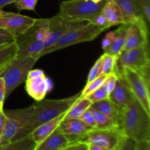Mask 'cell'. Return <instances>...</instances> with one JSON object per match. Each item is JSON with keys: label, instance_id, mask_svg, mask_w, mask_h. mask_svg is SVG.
Segmentation results:
<instances>
[{"label": "cell", "instance_id": "cell-9", "mask_svg": "<svg viewBox=\"0 0 150 150\" xmlns=\"http://www.w3.org/2000/svg\"><path fill=\"white\" fill-rule=\"evenodd\" d=\"M35 110V105L23 109L4 111L6 122L0 136V149L10 143L16 133L25 125Z\"/></svg>", "mask_w": 150, "mask_h": 150}, {"label": "cell", "instance_id": "cell-5", "mask_svg": "<svg viewBox=\"0 0 150 150\" xmlns=\"http://www.w3.org/2000/svg\"><path fill=\"white\" fill-rule=\"evenodd\" d=\"M104 30H105L104 28L97 26L91 22L84 23L67 32L51 46L42 50L38 55V59L45 54L54 52L70 45L93 40Z\"/></svg>", "mask_w": 150, "mask_h": 150}, {"label": "cell", "instance_id": "cell-24", "mask_svg": "<svg viewBox=\"0 0 150 150\" xmlns=\"http://www.w3.org/2000/svg\"><path fill=\"white\" fill-rule=\"evenodd\" d=\"M37 144L32 139V136H26L18 140L12 141L2 146L0 150H34Z\"/></svg>", "mask_w": 150, "mask_h": 150}, {"label": "cell", "instance_id": "cell-38", "mask_svg": "<svg viewBox=\"0 0 150 150\" xmlns=\"http://www.w3.org/2000/svg\"><path fill=\"white\" fill-rule=\"evenodd\" d=\"M61 150H88V145L83 142H73Z\"/></svg>", "mask_w": 150, "mask_h": 150}, {"label": "cell", "instance_id": "cell-3", "mask_svg": "<svg viewBox=\"0 0 150 150\" xmlns=\"http://www.w3.org/2000/svg\"><path fill=\"white\" fill-rule=\"evenodd\" d=\"M48 25L49 18L37 19L32 27L16 38L18 46L16 58L33 57L38 59V55L45 48Z\"/></svg>", "mask_w": 150, "mask_h": 150}, {"label": "cell", "instance_id": "cell-35", "mask_svg": "<svg viewBox=\"0 0 150 150\" xmlns=\"http://www.w3.org/2000/svg\"><path fill=\"white\" fill-rule=\"evenodd\" d=\"M101 60H102V57H100L98 59H97V61L95 62L93 67L91 68L89 73V76H88L87 81H86V84H88L89 83H90L91 81H92L94 79H95L98 76V72H99L100 67Z\"/></svg>", "mask_w": 150, "mask_h": 150}, {"label": "cell", "instance_id": "cell-14", "mask_svg": "<svg viewBox=\"0 0 150 150\" xmlns=\"http://www.w3.org/2000/svg\"><path fill=\"white\" fill-rule=\"evenodd\" d=\"M121 10L125 22L130 24L137 25L144 32L149 33V25L135 0H114Z\"/></svg>", "mask_w": 150, "mask_h": 150}, {"label": "cell", "instance_id": "cell-36", "mask_svg": "<svg viewBox=\"0 0 150 150\" xmlns=\"http://www.w3.org/2000/svg\"><path fill=\"white\" fill-rule=\"evenodd\" d=\"M79 119L88 125L91 126L93 128H96V123H95V119H94L93 115L89 109L86 110Z\"/></svg>", "mask_w": 150, "mask_h": 150}, {"label": "cell", "instance_id": "cell-15", "mask_svg": "<svg viewBox=\"0 0 150 150\" xmlns=\"http://www.w3.org/2000/svg\"><path fill=\"white\" fill-rule=\"evenodd\" d=\"M94 129L80 119H63L57 130L68 138L70 143L76 142L79 137Z\"/></svg>", "mask_w": 150, "mask_h": 150}, {"label": "cell", "instance_id": "cell-46", "mask_svg": "<svg viewBox=\"0 0 150 150\" xmlns=\"http://www.w3.org/2000/svg\"><path fill=\"white\" fill-rule=\"evenodd\" d=\"M3 10H2V8H0V14H1V12H2Z\"/></svg>", "mask_w": 150, "mask_h": 150}, {"label": "cell", "instance_id": "cell-27", "mask_svg": "<svg viewBox=\"0 0 150 150\" xmlns=\"http://www.w3.org/2000/svg\"><path fill=\"white\" fill-rule=\"evenodd\" d=\"M101 57H102V60H101L100 67L98 72V76L102 74L108 75L110 73H114L115 70L117 56L110 55V54L104 53V54H103Z\"/></svg>", "mask_w": 150, "mask_h": 150}, {"label": "cell", "instance_id": "cell-43", "mask_svg": "<svg viewBox=\"0 0 150 150\" xmlns=\"http://www.w3.org/2000/svg\"><path fill=\"white\" fill-rule=\"evenodd\" d=\"M16 0H0V8H2L4 6L13 3Z\"/></svg>", "mask_w": 150, "mask_h": 150}, {"label": "cell", "instance_id": "cell-4", "mask_svg": "<svg viewBox=\"0 0 150 150\" xmlns=\"http://www.w3.org/2000/svg\"><path fill=\"white\" fill-rule=\"evenodd\" d=\"M105 0L95 3L91 0H67L62 1L57 16L69 21L93 23L102 11Z\"/></svg>", "mask_w": 150, "mask_h": 150}, {"label": "cell", "instance_id": "cell-37", "mask_svg": "<svg viewBox=\"0 0 150 150\" xmlns=\"http://www.w3.org/2000/svg\"><path fill=\"white\" fill-rule=\"evenodd\" d=\"M115 35H116L115 30L109 32L108 33H107L106 35H105V36L104 37L103 39L102 40V43H101V46H102V48L104 50V51L111 45L114 38H115Z\"/></svg>", "mask_w": 150, "mask_h": 150}, {"label": "cell", "instance_id": "cell-30", "mask_svg": "<svg viewBox=\"0 0 150 150\" xmlns=\"http://www.w3.org/2000/svg\"><path fill=\"white\" fill-rule=\"evenodd\" d=\"M38 1V0H16L13 4L18 12L23 10L35 11Z\"/></svg>", "mask_w": 150, "mask_h": 150}, {"label": "cell", "instance_id": "cell-6", "mask_svg": "<svg viewBox=\"0 0 150 150\" xmlns=\"http://www.w3.org/2000/svg\"><path fill=\"white\" fill-rule=\"evenodd\" d=\"M38 59L33 57H23L12 59L0 73L6 85L5 99L15 89L26 81L28 73L32 70Z\"/></svg>", "mask_w": 150, "mask_h": 150}, {"label": "cell", "instance_id": "cell-41", "mask_svg": "<svg viewBox=\"0 0 150 150\" xmlns=\"http://www.w3.org/2000/svg\"><path fill=\"white\" fill-rule=\"evenodd\" d=\"M6 117L5 114L4 112V110L0 111V136L1 134V132H2L3 129H4V125H5L6 122Z\"/></svg>", "mask_w": 150, "mask_h": 150}, {"label": "cell", "instance_id": "cell-33", "mask_svg": "<svg viewBox=\"0 0 150 150\" xmlns=\"http://www.w3.org/2000/svg\"><path fill=\"white\" fill-rule=\"evenodd\" d=\"M87 98L92 101V103L98 102V101L103 100L108 98V94L105 92V89H103L102 86L95 91H94L92 94L87 96Z\"/></svg>", "mask_w": 150, "mask_h": 150}, {"label": "cell", "instance_id": "cell-28", "mask_svg": "<svg viewBox=\"0 0 150 150\" xmlns=\"http://www.w3.org/2000/svg\"><path fill=\"white\" fill-rule=\"evenodd\" d=\"M108 75L102 74L98 76L95 79H94L92 81L89 83L88 84H86L84 89L81 93V98H84V97L89 96L90 94H92L94 91L98 89V88L100 87L105 82Z\"/></svg>", "mask_w": 150, "mask_h": 150}, {"label": "cell", "instance_id": "cell-32", "mask_svg": "<svg viewBox=\"0 0 150 150\" xmlns=\"http://www.w3.org/2000/svg\"><path fill=\"white\" fill-rule=\"evenodd\" d=\"M117 78H118V76H117V74L115 72H114V73H110V74H108V76H107L106 79H105L103 84L102 85L103 89H105V92L108 94V95H109V94L112 92L113 89L115 87Z\"/></svg>", "mask_w": 150, "mask_h": 150}, {"label": "cell", "instance_id": "cell-7", "mask_svg": "<svg viewBox=\"0 0 150 150\" xmlns=\"http://www.w3.org/2000/svg\"><path fill=\"white\" fill-rule=\"evenodd\" d=\"M125 67L133 69L144 77L149 78L150 62L148 44L132 49L122 50L117 56L114 72L119 73Z\"/></svg>", "mask_w": 150, "mask_h": 150}, {"label": "cell", "instance_id": "cell-20", "mask_svg": "<svg viewBox=\"0 0 150 150\" xmlns=\"http://www.w3.org/2000/svg\"><path fill=\"white\" fill-rule=\"evenodd\" d=\"M66 113L61 114L57 118L54 119L51 121L47 122L41 125L31 133L30 135L32 136V139L36 143L37 145L45 140L48 136H50L58 127L59 125L60 124V122L62 121L63 119L65 117Z\"/></svg>", "mask_w": 150, "mask_h": 150}, {"label": "cell", "instance_id": "cell-13", "mask_svg": "<svg viewBox=\"0 0 150 150\" xmlns=\"http://www.w3.org/2000/svg\"><path fill=\"white\" fill-rule=\"evenodd\" d=\"M84 21H75L62 18L56 15L49 18V25L45 42V48L55 43L64 34L71 29L84 24Z\"/></svg>", "mask_w": 150, "mask_h": 150}, {"label": "cell", "instance_id": "cell-40", "mask_svg": "<svg viewBox=\"0 0 150 150\" xmlns=\"http://www.w3.org/2000/svg\"><path fill=\"white\" fill-rule=\"evenodd\" d=\"M5 92H6V85L3 78L0 76V102L4 103L5 100Z\"/></svg>", "mask_w": 150, "mask_h": 150}, {"label": "cell", "instance_id": "cell-22", "mask_svg": "<svg viewBox=\"0 0 150 150\" xmlns=\"http://www.w3.org/2000/svg\"><path fill=\"white\" fill-rule=\"evenodd\" d=\"M128 25L129 23H123V24H121V26L118 29H116L115 38L111 45L104 51L105 54L113 56H118L120 54L124 45Z\"/></svg>", "mask_w": 150, "mask_h": 150}, {"label": "cell", "instance_id": "cell-21", "mask_svg": "<svg viewBox=\"0 0 150 150\" xmlns=\"http://www.w3.org/2000/svg\"><path fill=\"white\" fill-rule=\"evenodd\" d=\"M90 107L109 117L118 125L122 108L114 103L109 98L93 103Z\"/></svg>", "mask_w": 150, "mask_h": 150}, {"label": "cell", "instance_id": "cell-26", "mask_svg": "<svg viewBox=\"0 0 150 150\" xmlns=\"http://www.w3.org/2000/svg\"><path fill=\"white\" fill-rule=\"evenodd\" d=\"M89 110L91 111V113L93 115L94 119H95V123H96V128L107 129L118 127V125L115 122L113 121L111 119H110L107 116L104 115L100 111H97V110L94 109L91 107L89 108Z\"/></svg>", "mask_w": 150, "mask_h": 150}, {"label": "cell", "instance_id": "cell-10", "mask_svg": "<svg viewBox=\"0 0 150 150\" xmlns=\"http://www.w3.org/2000/svg\"><path fill=\"white\" fill-rule=\"evenodd\" d=\"M122 136V134L118 127L94 128L79 137L76 142H83L87 145H95L113 150Z\"/></svg>", "mask_w": 150, "mask_h": 150}, {"label": "cell", "instance_id": "cell-29", "mask_svg": "<svg viewBox=\"0 0 150 150\" xmlns=\"http://www.w3.org/2000/svg\"><path fill=\"white\" fill-rule=\"evenodd\" d=\"M136 142L130 138L122 136L113 150H136Z\"/></svg>", "mask_w": 150, "mask_h": 150}, {"label": "cell", "instance_id": "cell-1", "mask_svg": "<svg viewBox=\"0 0 150 150\" xmlns=\"http://www.w3.org/2000/svg\"><path fill=\"white\" fill-rule=\"evenodd\" d=\"M81 93L64 99H42L35 105V110L25 125L16 133L12 141L18 140L30 135L37 127L66 113L80 98ZM11 141V142H12Z\"/></svg>", "mask_w": 150, "mask_h": 150}, {"label": "cell", "instance_id": "cell-12", "mask_svg": "<svg viewBox=\"0 0 150 150\" xmlns=\"http://www.w3.org/2000/svg\"><path fill=\"white\" fill-rule=\"evenodd\" d=\"M26 90L35 100L40 101L51 89V81L41 70H31L26 79Z\"/></svg>", "mask_w": 150, "mask_h": 150}, {"label": "cell", "instance_id": "cell-45", "mask_svg": "<svg viewBox=\"0 0 150 150\" xmlns=\"http://www.w3.org/2000/svg\"><path fill=\"white\" fill-rule=\"evenodd\" d=\"M3 110V103L0 102V111Z\"/></svg>", "mask_w": 150, "mask_h": 150}, {"label": "cell", "instance_id": "cell-44", "mask_svg": "<svg viewBox=\"0 0 150 150\" xmlns=\"http://www.w3.org/2000/svg\"><path fill=\"white\" fill-rule=\"evenodd\" d=\"M91 1H92L93 2H95V3H99V2H100V1H104V0H91Z\"/></svg>", "mask_w": 150, "mask_h": 150}, {"label": "cell", "instance_id": "cell-34", "mask_svg": "<svg viewBox=\"0 0 150 150\" xmlns=\"http://www.w3.org/2000/svg\"><path fill=\"white\" fill-rule=\"evenodd\" d=\"M16 42V38L3 28L0 27V46L9 45Z\"/></svg>", "mask_w": 150, "mask_h": 150}, {"label": "cell", "instance_id": "cell-42", "mask_svg": "<svg viewBox=\"0 0 150 150\" xmlns=\"http://www.w3.org/2000/svg\"><path fill=\"white\" fill-rule=\"evenodd\" d=\"M88 150H111L102 146H95V145H88Z\"/></svg>", "mask_w": 150, "mask_h": 150}, {"label": "cell", "instance_id": "cell-25", "mask_svg": "<svg viewBox=\"0 0 150 150\" xmlns=\"http://www.w3.org/2000/svg\"><path fill=\"white\" fill-rule=\"evenodd\" d=\"M18 46L16 42L0 46V73L12 59L16 57Z\"/></svg>", "mask_w": 150, "mask_h": 150}, {"label": "cell", "instance_id": "cell-8", "mask_svg": "<svg viewBox=\"0 0 150 150\" xmlns=\"http://www.w3.org/2000/svg\"><path fill=\"white\" fill-rule=\"evenodd\" d=\"M116 73L122 78L133 97L150 115L149 78L144 77L139 72L128 67H125Z\"/></svg>", "mask_w": 150, "mask_h": 150}, {"label": "cell", "instance_id": "cell-16", "mask_svg": "<svg viewBox=\"0 0 150 150\" xmlns=\"http://www.w3.org/2000/svg\"><path fill=\"white\" fill-rule=\"evenodd\" d=\"M114 89L108 95V98L120 108H124L134 99L133 94L127 87L122 78L119 75Z\"/></svg>", "mask_w": 150, "mask_h": 150}, {"label": "cell", "instance_id": "cell-39", "mask_svg": "<svg viewBox=\"0 0 150 150\" xmlns=\"http://www.w3.org/2000/svg\"><path fill=\"white\" fill-rule=\"evenodd\" d=\"M136 150H150V140L136 142Z\"/></svg>", "mask_w": 150, "mask_h": 150}, {"label": "cell", "instance_id": "cell-31", "mask_svg": "<svg viewBox=\"0 0 150 150\" xmlns=\"http://www.w3.org/2000/svg\"><path fill=\"white\" fill-rule=\"evenodd\" d=\"M137 3L145 21L149 25L150 21V0H135Z\"/></svg>", "mask_w": 150, "mask_h": 150}, {"label": "cell", "instance_id": "cell-23", "mask_svg": "<svg viewBox=\"0 0 150 150\" xmlns=\"http://www.w3.org/2000/svg\"><path fill=\"white\" fill-rule=\"evenodd\" d=\"M93 103L87 98H81L72 105L71 108L67 111L64 118L66 119H79L82 114L90 108Z\"/></svg>", "mask_w": 150, "mask_h": 150}, {"label": "cell", "instance_id": "cell-11", "mask_svg": "<svg viewBox=\"0 0 150 150\" xmlns=\"http://www.w3.org/2000/svg\"><path fill=\"white\" fill-rule=\"evenodd\" d=\"M37 19L19 13L2 11L0 14V27L8 31L15 38L32 27Z\"/></svg>", "mask_w": 150, "mask_h": 150}, {"label": "cell", "instance_id": "cell-18", "mask_svg": "<svg viewBox=\"0 0 150 150\" xmlns=\"http://www.w3.org/2000/svg\"><path fill=\"white\" fill-rule=\"evenodd\" d=\"M70 144L68 138L57 128L34 150H61Z\"/></svg>", "mask_w": 150, "mask_h": 150}, {"label": "cell", "instance_id": "cell-2", "mask_svg": "<svg viewBox=\"0 0 150 150\" xmlns=\"http://www.w3.org/2000/svg\"><path fill=\"white\" fill-rule=\"evenodd\" d=\"M118 127L122 136L135 142L150 140V115L136 98L121 109Z\"/></svg>", "mask_w": 150, "mask_h": 150}, {"label": "cell", "instance_id": "cell-19", "mask_svg": "<svg viewBox=\"0 0 150 150\" xmlns=\"http://www.w3.org/2000/svg\"><path fill=\"white\" fill-rule=\"evenodd\" d=\"M101 14L104 16L110 27L126 23L121 10L114 0H105Z\"/></svg>", "mask_w": 150, "mask_h": 150}, {"label": "cell", "instance_id": "cell-17", "mask_svg": "<svg viewBox=\"0 0 150 150\" xmlns=\"http://www.w3.org/2000/svg\"><path fill=\"white\" fill-rule=\"evenodd\" d=\"M149 33L135 24L129 23L122 50H129L148 44Z\"/></svg>", "mask_w": 150, "mask_h": 150}]
</instances>
